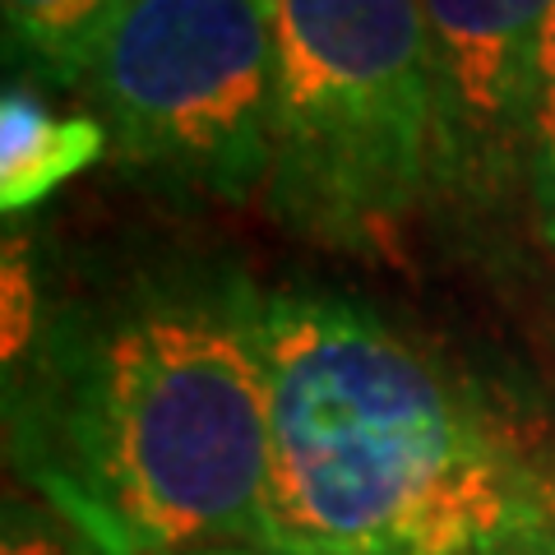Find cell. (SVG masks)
<instances>
[{
	"mask_svg": "<svg viewBox=\"0 0 555 555\" xmlns=\"http://www.w3.org/2000/svg\"><path fill=\"white\" fill-rule=\"evenodd\" d=\"M120 0H5L10 33L56 79H83L102 28Z\"/></svg>",
	"mask_w": 555,
	"mask_h": 555,
	"instance_id": "52a82bcc",
	"label": "cell"
},
{
	"mask_svg": "<svg viewBox=\"0 0 555 555\" xmlns=\"http://www.w3.org/2000/svg\"><path fill=\"white\" fill-rule=\"evenodd\" d=\"M177 555H301V551H269V546H204V551H177Z\"/></svg>",
	"mask_w": 555,
	"mask_h": 555,
	"instance_id": "4fadbf2b",
	"label": "cell"
},
{
	"mask_svg": "<svg viewBox=\"0 0 555 555\" xmlns=\"http://www.w3.org/2000/svg\"><path fill=\"white\" fill-rule=\"evenodd\" d=\"M126 163L250 195L273 171L269 0H120L83 69Z\"/></svg>",
	"mask_w": 555,
	"mask_h": 555,
	"instance_id": "277c9868",
	"label": "cell"
},
{
	"mask_svg": "<svg viewBox=\"0 0 555 555\" xmlns=\"http://www.w3.org/2000/svg\"><path fill=\"white\" fill-rule=\"evenodd\" d=\"M532 130L542 144H555V5L546 14L542 47H537V107H532Z\"/></svg>",
	"mask_w": 555,
	"mask_h": 555,
	"instance_id": "9c48e42d",
	"label": "cell"
},
{
	"mask_svg": "<svg viewBox=\"0 0 555 555\" xmlns=\"http://www.w3.org/2000/svg\"><path fill=\"white\" fill-rule=\"evenodd\" d=\"M537 500H542V518L555 528V467L551 473H537Z\"/></svg>",
	"mask_w": 555,
	"mask_h": 555,
	"instance_id": "7c38bea8",
	"label": "cell"
},
{
	"mask_svg": "<svg viewBox=\"0 0 555 555\" xmlns=\"http://www.w3.org/2000/svg\"><path fill=\"white\" fill-rule=\"evenodd\" d=\"M107 126L93 116H56L28 89H5L0 102V208L24 214L51 190L79 177L107 149Z\"/></svg>",
	"mask_w": 555,
	"mask_h": 555,
	"instance_id": "8992f818",
	"label": "cell"
},
{
	"mask_svg": "<svg viewBox=\"0 0 555 555\" xmlns=\"http://www.w3.org/2000/svg\"><path fill=\"white\" fill-rule=\"evenodd\" d=\"M10 463L98 555L269 546V366L246 292L65 315L5 398Z\"/></svg>",
	"mask_w": 555,
	"mask_h": 555,
	"instance_id": "6da1fadb",
	"label": "cell"
},
{
	"mask_svg": "<svg viewBox=\"0 0 555 555\" xmlns=\"http://www.w3.org/2000/svg\"><path fill=\"white\" fill-rule=\"evenodd\" d=\"M278 214L328 241L403 222L459 167L463 120L422 0H269Z\"/></svg>",
	"mask_w": 555,
	"mask_h": 555,
	"instance_id": "3957f363",
	"label": "cell"
},
{
	"mask_svg": "<svg viewBox=\"0 0 555 555\" xmlns=\"http://www.w3.org/2000/svg\"><path fill=\"white\" fill-rule=\"evenodd\" d=\"M0 555H98V551L51 505H33V500L10 495L5 500V532H0Z\"/></svg>",
	"mask_w": 555,
	"mask_h": 555,
	"instance_id": "ba28073f",
	"label": "cell"
},
{
	"mask_svg": "<svg viewBox=\"0 0 555 555\" xmlns=\"http://www.w3.org/2000/svg\"><path fill=\"white\" fill-rule=\"evenodd\" d=\"M269 551L491 555L542 518L537 473L422 347L338 297L259 301Z\"/></svg>",
	"mask_w": 555,
	"mask_h": 555,
	"instance_id": "7a4b0ae2",
	"label": "cell"
},
{
	"mask_svg": "<svg viewBox=\"0 0 555 555\" xmlns=\"http://www.w3.org/2000/svg\"><path fill=\"white\" fill-rule=\"evenodd\" d=\"M555 0H422L463 134L532 130L537 47Z\"/></svg>",
	"mask_w": 555,
	"mask_h": 555,
	"instance_id": "5b68a950",
	"label": "cell"
},
{
	"mask_svg": "<svg viewBox=\"0 0 555 555\" xmlns=\"http://www.w3.org/2000/svg\"><path fill=\"white\" fill-rule=\"evenodd\" d=\"M491 555H555V528L546 524V518H537V524L518 528L509 542L500 551H491Z\"/></svg>",
	"mask_w": 555,
	"mask_h": 555,
	"instance_id": "30bf717a",
	"label": "cell"
},
{
	"mask_svg": "<svg viewBox=\"0 0 555 555\" xmlns=\"http://www.w3.org/2000/svg\"><path fill=\"white\" fill-rule=\"evenodd\" d=\"M537 195H542V222L555 246V144H542V163H537Z\"/></svg>",
	"mask_w": 555,
	"mask_h": 555,
	"instance_id": "8fae6325",
	"label": "cell"
}]
</instances>
